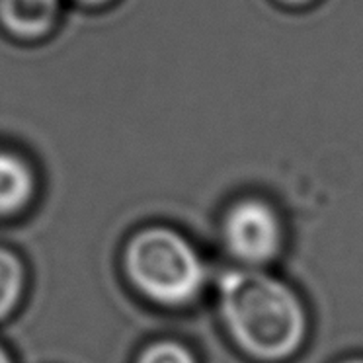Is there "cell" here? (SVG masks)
<instances>
[{"label": "cell", "mask_w": 363, "mask_h": 363, "mask_svg": "<svg viewBox=\"0 0 363 363\" xmlns=\"http://www.w3.org/2000/svg\"><path fill=\"white\" fill-rule=\"evenodd\" d=\"M219 307L233 342L256 362H287L308 338V313L299 293L260 268L225 277Z\"/></svg>", "instance_id": "6da1fadb"}, {"label": "cell", "mask_w": 363, "mask_h": 363, "mask_svg": "<svg viewBox=\"0 0 363 363\" xmlns=\"http://www.w3.org/2000/svg\"><path fill=\"white\" fill-rule=\"evenodd\" d=\"M123 262L131 284L145 297L168 307L194 301L206 284V266L198 250L166 227H149L133 235Z\"/></svg>", "instance_id": "7a4b0ae2"}, {"label": "cell", "mask_w": 363, "mask_h": 363, "mask_svg": "<svg viewBox=\"0 0 363 363\" xmlns=\"http://www.w3.org/2000/svg\"><path fill=\"white\" fill-rule=\"evenodd\" d=\"M223 238L229 252L246 268H264L284 250L281 215L268 199L240 198L223 217Z\"/></svg>", "instance_id": "3957f363"}, {"label": "cell", "mask_w": 363, "mask_h": 363, "mask_svg": "<svg viewBox=\"0 0 363 363\" xmlns=\"http://www.w3.org/2000/svg\"><path fill=\"white\" fill-rule=\"evenodd\" d=\"M67 0H0V33L20 45H40L61 26Z\"/></svg>", "instance_id": "277c9868"}, {"label": "cell", "mask_w": 363, "mask_h": 363, "mask_svg": "<svg viewBox=\"0 0 363 363\" xmlns=\"http://www.w3.org/2000/svg\"><path fill=\"white\" fill-rule=\"evenodd\" d=\"M38 174L32 162L12 149L0 147V217H10L32 203Z\"/></svg>", "instance_id": "5b68a950"}, {"label": "cell", "mask_w": 363, "mask_h": 363, "mask_svg": "<svg viewBox=\"0 0 363 363\" xmlns=\"http://www.w3.org/2000/svg\"><path fill=\"white\" fill-rule=\"evenodd\" d=\"M26 289V268L16 254L0 248V320L18 307Z\"/></svg>", "instance_id": "8992f818"}, {"label": "cell", "mask_w": 363, "mask_h": 363, "mask_svg": "<svg viewBox=\"0 0 363 363\" xmlns=\"http://www.w3.org/2000/svg\"><path fill=\"white\" fill-rule=\"evenodd\" d=\"M137 363H198V359L180 342L160 340L145 347Z\"/></svg>", "instance_id": "52a82bcc"}, {"label": "cell", "mask_w": 363, "mask_h": 363, "mask_svg": "<svg viewBox=\"0 0 363 363\" xmlns=\"http://www.w3.org/2000/svg\"><path fill=\"white\" fill-rule=\"evenodd\" d=\"M272 2L287 12H308L316 9L323 0H272Z\"/></svg>", "instance_id": "ba28073f"}, {"label": "cell", "mask_w": 363, "mask_h": 363, "mask_svg": "<svg viewBox=\"0 0 363 363\" xmlns=\"http://www.w3.org/2000/svg\"><path fill=\"white\" fill-rule=\"evenodd\" d=\"M71 2H74V4H77L79 9L98 12V10L111 9L113 4H118L119 0H71Z\"/></svg>", "instance_id": "9c48e42d"}, {"label": "cell", "mask_w": 363, "mask_h": 363, "mask_svg": "<svg viewBox=\"0 0 363 363\" xmlns=\"http://www.w3.org/2000/svg\"><path fill=\"white\" fill-rule=\"evenodd\" d=\"M0 363H12V359H10V355L6 354V350L0 346Z\"/></svg>", "instance_id": "30bf717a"}, {"label": "cell", "mask_w": 363, "mask_h": 363, "mask_svg": "<svg viewBox=\"0 0 363 363\" xmlns=\"http://www.w3.org/2000/svg\"><path fill=\"white\" fill-rule=\"evenodd\" d=\"M342 363H363V357H350V359H346V362Z\"/></svg>", "instance_id": "8fae6325"}]
</instances>
